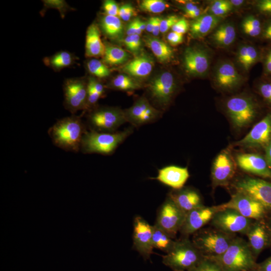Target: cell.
<instances>
[{
	"instance_id": "cell-61",
	"label": "cell",
	"mask_w": 271,
	"mask_h": 271,
	"mask_svg": "<svg viewBox=\"0 0 271 271\" xmlns=\"http://www.w3.org/2000/svg\"><path fill=\"white\" fill-rule=\"evenodd\" d=\"M249 271H260V270L258 268V267L257 266V267H256L255 268H253L252 269H251V270H250Z\"/></svg>"
},
{
	"instance_id": "cell-57",
	"label": "cell",
	"mask_w": 271,
	"mask_h": 271,
	"mask_svg": "<svg viewBox=\"0 0 271 271\" xmlns=\"http://www.w3.org/2000/svg\"><path fill=\"white\" fill-rule=\"evenodd\" d=\"M202 15H203L202 10L201 9L199 8V9H198L195 11H193L188 14H185V16L186 18L193 19L194 20L199 17Z\"/></svg>"
},
{
	"instance_id": "cell-49",
	"label": "cell",
	"mask_w": 271,
	"mask_h": 271,
	"mask_svg": "<svg viewBox=\"0 0 271 271\" xmlns=\"http://www.w3.org/2000/svg\"><path fill=\"white\" fill-rule=\"evenodd\" d=\"M167 39L169 44L173 46H176L181 44L183 41V35L171 31L167 36Z\"/></svg>"
},
{
	"instance_id": "cell-32",
	"label": "cell",
	"mask_w": 271,
	"mask_h": 271,
	"mask_svg": "<svg viewBox=\"0 0 271 271\" xmlns=\"http://www.w3.org/2000/svg\"><path fill=\"white\" fill-rule=\"evenodd\" d=\"M260 54L253 46L243 44L240 46L236 53V60L242 68L248 71L259 59Z\"/></svg>"
},
{
	"instance_id": "cell-8",
	"label": "cell",
	"mask_w": 271,
	"mask_h": 271,
	"mask_svg": "<svg viewBox=\"0 0 271 271\" xmlns=\"http://www.w3.org/2000/svg\"><path fill=\"white\" fill-rule=\"evenodd\" d=\"M237 211L230 208L218 210L210 221L213 228L224 232L235 235L245 234L254 221Z\"/></svg>"
},
{
	"instance_id": "cell-51",
	"label": "cell",
	"mask_w": 271,
	"mask_h": 271,
	"mask_svg": "<svg viewBox=\"0 0 271 271\" xmlns=\"http://www.w3.org/2000/svg\"><path fill=\"white\" fill-rule=\"evenodd\" d=\"M263 70L265 75H271V49L267 51L264 56Z\"/></svg>"
},
{
	"instance_id": "cell-50",
	"label": "cell",
	"mask_w": 271,
	"mask_h": 271,
	"mask_svg": "<svg viewBox=\"0 0 271 271\" xmlns=\"http://www.w3.org/2000/svg\"><path fill=\"white\" fill-rule=\"evenodd\" d=\"M87 84L102 97L104 93V88L100 82L93 77H89L87 81Z\"/></svg>"
},
{
	"instance_id": "cell-47",
	"label": "cell",
	"mask_w": 271,
	"mask_h": 271,
	"mask_svg": "<svg viewBox=\"0 0 271 271\" xmlns=\"http://www.w3.org/2000/svg\"><path fill=\"white\" fill-rule=\"evenodd\" d=\"M190 28V24L184 18H180L171 28L172 31L182 34L186 33Z\"/></svg>"
},
{
	"instance_id": "cell-31",
	"label": "cell",
	"mask_w": 271,
	"mask_h": 271,
	"mask_svg": "<svg viewBox=\"0 0 271 271\" xmlns=\"http://www.w3.org/2000/svg\"><path fill=\"white\" fill-rule=\"evenodd\" d=\"M77 58L67 51H60L43 59L45 65L54 71H59L64 68L72 66Z\"/></svg>"
},
{
	"instance_id": "cell-9",
	"label": "cell",
	"mask_w": 271,
	"mask_h": 271,
	"mask_svg": "<svg viewBox=\"0 0 271 271\" xmlns=\"http://www.w3.org/2000/svg\"><path fill=\"white\" fill-rule=\"evenodd\" d=\"M186 213L183 211L168 196L157 212L154 225L162 229L172 238L179 232Z\"/></svg>"
},
{
	"instance_id": "cell-24",
	"label": "cell",
	"mask_w": 271,
	"mask_h": 271,
	"mask_svg": "<svg viewBox=\"0 0 271 271\" xmlns=\"http://www.w3.org/2000/svg\"><path fill=\"white\" fill-rule=\"evenodd\" d=\"M168 196L185 213L204 205L198 192L191 188L173 189Z\"/></svg>"
},
{
	"instance_id": "cell-56",
	"label": "cell",
	"mask_w": 271,
	"mask_h": 271,
	"mask_svg": "<svg viewBox=\"0 0 271 271\" xmlns=\"http://www.w3.org/2000/svg\"><path fill=\"white\" fill-rule=\"evenodd\" d=\"M136 19L130 22L127 26L126 34L127 36L137 34L136 33Z\"/></svg>"
},
{
	"instance_id": "cell-42",
	"label": "cell",
	"mask_w": 271,
	"mask_h": 271,
	"mask_svg": "<svg viewBox=\"0 0 271 271\" xmlns=\"http://www.w3.org/2000/svg\"><path fill=\"white\" fill-rule=\"evenodd\" d=\"M123 42L126 48L133 53L138 52L142 46L140 35L137 34L127 36Z\"/></svg>"
},
{
	"instance_id": "cell-60",
	"label": "cell",
	"mask_w": 271,
	"mask_h": 271,
	"mask_svg": "<svg viewBox=\"0 0 271 271\" xmlns=\"http://www.w3.org/2000/svg\"><path fill=\"white\" fill-rule=\"evenodd\" d=\"M229 2L233 8L241 6L245 2L242 0H231Z\"/></svg>"
},
{
	"instance_id": "cell-19",
	"label": "cell",
	"mask_w": 271,
	"mask_h": 271,
	"mask_svg": "<svg viewBox=\"0 0 271 271\" xmlns=\"http://www.w3.org/2000/svg\"><path fill=\"white\" fill-rule=\"evenodd\" d=\"M183 65L186 72L189 75L203 76L209 69L210 58L203 49L188 47L183 54Z\"/></svg>"
},
{
	"instance_id": "cell-59",
	"label": "cell",
	"mask_w": 271,
	"mask_h": 271,
	"mask_svg": "<svg viewBox=\"0 0 271 271\" xmlns=\"http://www.w3.org/2000/svg\"><path fill=\"white\" fill-rule=\"evenodd\" d=\"M155 17L150 18L147 23L146 30L148 32L152 33L155 22Z\"/></svg>"
},
{
	"instance_id": "cell-27",
	"label": "cell",
	"mask_w": 271,
	"mask_h": 271,
	"mask_svg": "<svg viewBox=\"0 0 271 271\" xmlns=\"http://www.w3.org/2000/svg\"><path fill=\"white\" fill-rule=\"evenodd\" d=\"M153 67L152 58L147 55H141L125 64L122 71L134 77H144L151 73Z\"/></svg>"
},
{
	"instance_id": "cell-37",
	"label": "cell",
	"mask_w": 271,
	"mask_h": 271,
	"mask_svg": "<svg viewBox=\"0 0 271 271\" xmlns=\"http://www.w3.org/2000/svg\"><path fill=\"white\" fill-rule=\"evenodd\" d=\"M111 87L121 90H132L140 88V85L124 74H119L111 82Z\"/></svg>"
},
{
	"instance_id": "cell-6",
	"label": "cell",
	"mask_w": 271,
	"mask_h": 271,
	"mask_svg": "<svg viewBox=\"0 0 271 271\" xmlns=\"http://www.w3.org/2000/svg\"><path fill=\"white\" fill-rule=\"evenodd\" d=\"M226 110L233 124L243 128L250 124L255 119L258 111L255 102L245 95H235L226 102Z\"/></svg>"
},
{
	"instance_id": "cell-62",
	"label": "cell",
	"mask_w": 271,
	"mask_h": 271,
	"mask_svg": "<svg viewBox=\"0 0 271 271\" xmlns=\"http://www.w3.org/2000/svg\"><path fill=\"white\" fill-rule=\"evenodd\" d=\"M270 229V233H271V223L269 225H268Z\"/></svg>"
},
{
	"instance_id": "cell-28",
	"label": "cell",
	"mask_w": 271,
	"mask_h": 271,
	"mask_svg": "<svg viewBox=\"0 0 271 271\" xmlns=\"http://www.w3.org/2000/svg\"><path fill=\"white\" fill-rule=\"evenodd\" d=\"M99 27L103 34L113 40H119L123 34V26L117 16L105 15L99 19Z\"/></svg>"
},
{
	"instance_id": "cell-14",
	"label": "cell",
	"mask_w": 271,
	"mask_h": 271,
	"mask_svg": "<svg viewBox=\"0 0 271 271\" xmlns=\"http://www.w3.org/2000/svg\"><path fill=\"white\" fill-rule=\"evenodd\" d=\"M123 112L126 122L133 127L153 123L159 119L161 115V112L153 107L144 97L139 98Z\"/></svg>"
},
{
	"instance_id": "cell-1",
	"label": "cell",
	"mask_w": 271,
	"mask_h": 271,
	"mask_svg": "<svg viewBox=\"0 0 271 271\" xmlns=\"http://www.w3.org/2000/svg\"><path fill=\"white\" fill-rule=\"evenodd\" d=\"M80 116L72 115L58 120L48 130L53 144L65 151H80L83 136L86 131Z\"/></svg>"
},
{
	"instance_id": "cell-25",
	"label": "cell",
	"mask_w": 271,
	"mask_h": 271,
	"mask_svg": "<svg viewBox=\"0 0 271 271\" xmlns=\"http://www.w3.org/2000/svg\"><path fill=\"white\" fill-rule=\"evenodd\" d=\"M105 44L101 39L98 26L95 23L87 28L85 40V56L88 58L103 57L105 52Z\"/></svg>"
},
{
	"instance_id": "cell-44",
	"label": "cell",
	"mask_w": 271,
	"mask_h": 271,
	"mask_svg": "<svg viewBox=\"0 0 271 271\" xmlns=\"http://www.w3.org/2000/svg\"><path fill=\"white\" fill-rule=\"evenodd\" d=\"M179 19L177 16L174 15L169 16L166 18H162L160 23V33H166L172 28Z\"/></svg>"
},
{
	"instance_id": "cell-52",
	"label": "cell",
	"mask_w": 271,
	"mask_h": 271,
	"mask_svg": "<svg viewBox=\"0 0 271 271\" xmlns=\"http://www.w3.org/2000/svg\"><path fill=\"white\" fill-rule=\"evenodd\" d=\"M261 36L263 39L271 41V20L263 24Z\"/></svg>"
},
{
	"instance_id": "cell-21",
	"label": "cell",
	"mask_w": 271,
	"mask_h": 271,
	"mask_svg": "<svg viewBox=\"0 0 271 271\" xmlns=\"http://www.w3.org/2000/svg\"><path fill=\"white\" fill-rule=\"evenodd\" d=\"M242 79L234 65L229 61L219 63L215 71V83L218 87L224 90H231L238 87Z\"/></svg>"
},
{
	"instance_id": "cell-39",
	"label": "cell",
	"mask_w": 271,
	"mask_h": 271,
	"mask_svg": "<svg viewBox=\"0 0 271 271\" xmlns=\"http://www.w3.org/2000/svg\"><path fill=\"white\" fill-rule=\"evenodd\" d=\"M168 7L167 3L162 0H144L140 5L142 10L153 13H162Z\"/></svg>"
},
{
	"instance_id": "cell-38",
	"label": "cell",
	"mask_w": 271,
	"mask_h": 271,
	"mask_svg": "<svg viewBox=\"0 0 271 271\" xmlns=\"http://www.w3.org/2000/svg\"><path fill=\"white\" fill-rule=\"evenodd\" d=\"M42 2L44 7L41 12L42 16L45 14V11L49 9H54L59 11L61 17L63 19L67 12L74 10L64 0H43Z\"/></svg>"
},
{
	"instance_id": "cell-48",
	"label": "cell",
	"mask_w": 271,
	"mask_h": 271,
	"mask_svg": "<svg viewBox=\"0 0 271 271\" xmlns=\"http://www.w3.org/2000/svg\"><path fill=\"white\" fill-rule=\"evenodd\" d=\"M100 97V95L87 84V110L94 106Z\"/></svg>"
},
{
	"instance_id": "cell-36",
	"label": "cell",
	"mask_w": 271,
	"mask_h": 271,
	"mask_svg": "<svg viewBox=\"0 0 271 271\" xmlns=\"http://www.w3.org/2000/svg\"><path fill=\"white\" fill-rule=\"evenodd\" d=\"M86 68L91 74L99 78L106 77L110 74L108 66L102 61L96 58L89 59L86 62Z\"/></svg>"
},
{
	"instance_id": "cell-2",
	"label": "cell",
	"mask_w": 271,
	"mask_h": 271,
	"mask_svg": "<svg viewBox=\"0 0 271 271\" xmlns=\"http://www.w3.org/2000/svg\"><path fill=\"white\" fill-rule=\"evenodd\" d=\"M132 131V127L114 132L86 130L82 137L80 151L84 154L110 155Z\"/></svg>"
},
{
	"instance_id": "cell-22",
	"label": "cell",
	"mask_w": 271,
	"mask_h": 271,
	"mask_svg": "<svg viewBox=\"0 0 271 271\" xmlns=\"http://www.w3.org/2000/svg\"><path fill=\"white\" fill-rule=\"evenodd\" d=\"M237 164L242 170L263 178L271 179V169L262 156L255 153L237 155Z\"/></svg>"
},
{
	"instance_id": "cell-54",
	"label": "cell",
	"mask_w": 271,
	"mask_h": 271,
	"mask_svg": "<svg viewBox=\"0 0 271 271\" xmlns=\"http://www.w3.org/2000/svg\"><path fill=\"white\" fill-rule=\"evenodd\" d=\"M199 8L198 5L193 2H188L183 6V10L185 12V14L190 13L196 11Z\"/></svg>"
},
{
	"instance_id": "cell-58",
	"label": "cell",
	"mask_w": 271,
	"mask_h": 271,
	"mask_svg": "<svg viewBox=\"0 0 271 271\" xmlns=\"http://www.w3.org/2000/svg\"><path fill=\"white\" fill-rule=\"evenodd\" d=\"M265 160L268 165L271 169V142L265 148Z\"/></svg>"
},
{
	"instance_id": "cell-46",
	"label": "cell",
	"mask_w": 271,
	"mask_h": 271,
	"mask_svg": "<svg viewBox=\"0 0 271 271\" xmlns=\"http://www.w3.org/2000/svg\"><path fill=\"white\" fill-rule=\"evenodd\" d=\"M134 14V9L129 4L123 5L119 7L118 17L124 21H128Z\"/></svg>"
},
{
	"instance_id": "cell-3",
	"label": "cell",
	"mask_w": 271,
	"mask_h": 271,
	"mask_svg": "<svg viewBox=\"0 0 271 271\" xmlns=\"http://www.w3.org/2000/svg\"><path fill=\"white\" fill-rule=\"evenodd\" d=\"M213 259L224 271H249L257 266L247 241L236 236L225 252Z\"/></svg>"
},
{
	"instance_id": "cell-4",
	"label": "cell",
	"mask_w": 271,
	"mask_h": 271,
	"mask_svg": "<svg viewBox=\"0 0 271 271\" xmlns=\"http://www.w3.org/2000/svg\"><path fill=\"white\" fill-rule=\"evenodd\" d=\"M204 256L188 237L175 240L171 249L163 256V263L173 271H188Z\"/></svg>"
},
{
	"instance_id": "cell-43",
	"label": "cell",
	"mask_w": 271,
	"mask_h": 271,
	"mask_svg": "<svg viewBox=\"0 0 271 271\" xmlns=\"http://www.w3.org/2000/svg\"><path fill=\"white\" fill-rule=\"evenodd\" d=\"M255 7L260 14L271 17V0H259L255 3Z\"/></svg>"
},
{
	"instance_id": "cell-34",
	"label": "cell",
	"mask_w": 271,
	"mask_h": 271,
	"mask_svg": "<svg viewBox=\"0 0 271 271\" xmlns=\"http://www.w3.org/2000/svg\"><path fill=\"white\" fill-rule=\"evenodd\" d=\"M152 241L154 248L160 249L167 253L173 246L175 240L165 231L154 225Z\"/></svg>"
},
{
	"instance_id": "cell-29",
	"label": "cell",
	"mask_w": 271,
	"mask_h": 271,
	"mask_svg": "<svg viewBox=\"0 0 271 271\" xmlns=\"http://www.w3.org/2000/svg\"><path fill=\"white\" fill-rule=\"evenodd\" d=\"M236 33L234 25L230 23L219 25L211 35L213 43L220 48H227L234 42Z\"/></svg>"
},
{
	"instance_id": "cell-18",
	"label": "cell",
	"mask_w": 271,
	"mask_h": 271,
	"mask_svg": "<svg viewBox=\"0 0 271 271\" xmlns=\"http://www.w3.org/2000/svg\"><path fill=\"white\" fill-rule=\"evenodd\" d=\"M235 172V164L229 151H221L213 162L211 171L213 185L217 187L228 185Z\"/></svg>"
},
{
	"instance_id": "cell-26",
	"label": "cell",
	"mask_w": 271,
	"mask_h": 271,
	"mask_svg": "<svg viewBox=\"0 0 271 271\" xmlns=\"http://www.w3.org/2000/svg\"><path fill=\"white\" fill-rule=\"evenodd\" d=\"M221 17L210 14H203L190 24V35L194 39H200L212 31L219 24Z\"/></svg>"
},
{
	"instance_id": "cell-11",
	"label": "cell",
	"mask_w": 271,
	"mask_h": 271,
	"mask_svg": "<svg viewBox=\"0 0 271 271\" xmlns=\"http://www.w3.org/2000/svg\"><path fill=\"white\" fill-rule=\"evenodd\" d=\"M63 91L64 106L70 112L87 110V81L83 78L67 79Z\"/></svg>"
},
{
	"instance_id": "cell-45",
	"label": "cell",
	"mask_w": 271,
	"mask_h": 271,
	"mask_svg": "<svg viewBox=\"0 0 271 271\" xmlns=\"http://www.w3.org/2000/svg\"><path fill=\"white\" fill-rule=\"evenodd\" d=\"M103 10L106 15L117 16L119 7L114 1L106 0L103 3Z\"/></svg>"
},
{
	"instance_id": "cell-53",
	"label": "cell",
	"mask_w": 271,
	"mask_h": 271,
	"mask_svg": "<svg viewBox=\"0 0 271 271\" xmlns=\"http://www.w3.org/2000/svg\"><path fill=\"white\" fill-rule=\"evenodd\" d=\"M257 267L260 271H271V256L257 264Z\"/></svg>"
},
{
	"instance_id": "cell-13",
	"label": "cell",
	"mask_w": 271,
	"mask_h": 271,
	"mask_svg": "<svg viewBox=\"0 0 271 271\" xmlns=\"http://www.w3.org/2000/svg\"><path fill=\"white\" fill-rule=\"evenodd\" d=\"M216 207L218 210L226 208L234 209L242 216L254 220H263L268 213L259 202L238 192L231 196L229 201Z\"/></svg>"
},
{
	"instance_id": "cell-30",
	"label": "cell",
	"mask_w": 271,
	"mask_h": 271,
	"mask_svg": "<svg viewBox=\"0 0 271 271\" xmlns=\"http://www.w3.org/2000/svg\"><path fill=\"white\" fill-rule=\"evenodd\" d=\"M144 41L159 62L167 63L174 58L173 49L162 40L154 36H147Z\"/></svg>"
},
{
	"instance_id": "cell-33",
	"label": "cell",
	"mask_w": 271,
	"mask_h": 271,
	"mask_svg": "<svg viewBox=\"0 0 271 271\" xmlns=\"http://www.w3.org/2000/svg\"><path fill=\"white\" fill-rule=\"evenodd\" d=\"M105 52L102 61L107 66L123 64L129 57V54L120 47L104 43Z\"/></svg>"
},
{
	"instance_id": "cell-20",
	"label": "cell",
	"mask_w": 271,
	"mask_h": 271,
	"mask_svg": "<svg viewBox=\"0 0 271 271\" xmlns=\"http://www.w3.org/2000/svg\"><path fill=\"white\" fill-rule=\"evenodd\" d=\"M248 243L255 258L271 242V233L268 225L263 220H254L246 234Z\"/></svg>"
},
{
	"instance_id": "cell-16",
	"label": "cell",
	"mask_w": 271,
	"mask_h": 271,
	"mask_svg": "<svg viewBox=\"0 0 271 271\" xmlns=\"http://www.w3.org/2000/svg\"><path fill=\"white\" fill-rule=\"evenodd\" d=\"M153 226L140 216L133 221V243L135 249L145 259L153 253Z\"/></svg>"
},
{
	"instance_id": "cell-35",
	"label": "cell",
	"mask_w": 271,
	"mask_h": 271,
	"mask_svg": "<svg viewBox=\"0 0 271 271\" xmlns=\"http://www.w3.org/2000/svg\"><path fill=\"white\" fill-rule=\"evenodd\" d=\"M263 24L256 16L249 15L245 17L241 24L243 32L246 35L256 38L261 35Z\"/></svg>"
},
{
	"instance_id": "cell-12",
	"label": "cell",
	"mask_w": 271,
	"mask_h": 271,
	"mask_svg": "<svg viewBox=\"0 0 271 271\" xmlns=\"http://www.w3.org/2000/svg\"><path fill=\"white\" fill-rule=\"evenodd\" d=\"M148 89L152 99L162 108H166L175 94L177 85L173 75L165 71L155 77Z\"/></svg>"
},
{
	"instance_id": "cell-17",
	"label": "cell",
	"mask_w": 271,
	"mask_h": 271,
	"mask_svg": "<svg viewBox=\"0 0 271 271\" xmlns=\"http://www.w3.org/2000/svg\"><path fill=\"white\" fill-rule=\"evenodd\" d=\"M217 211L216 206L208 207L203 205L189 211L186 214L179 232L185 237L194 234L210 222Z\"/></svg>"
},
{
	"instance_id": "cell-23",
	"label": "cell",
	"mask_w": 271,
	"mask_h": 271,
	"mask_svg": "<svg viewBox=\"0 0 271 271\" xmlns=\"http://www.w3.org/2000/svg\"><path fill=\"white\" fill-rule=\"evenodd\" d=\"M189 176L187 167L170 165L159 169L155 179L174 190H178L184 187Z\"/></svg>"
},
{
	"instance_id": "cell-40",
	"label": "cell",
	"mask_w": 271,
	"mask_h": 271,
	"mask_svg": "<svg viewBox=\"0 0 271 271\" xmlns=\"http://www.w3.org/2000/svg\"><path fill=\"white\" fill-rule=\"evenodd\" d=\"M188 271H224L214 259L204 257L194 267Z\"/></svg>"
},
{
	"instance_id": "cell-10",
	"label": "cell",
	"mask_w": 271,
	"mask_h": 271,
	"mask_svg": "<svg viewBox=\"0 0 271 271\" xmlns=\"http://www.w3.org/2000/svg\"><path fill=\"white\" fill-rule=\"evenodd\" d=\"M236 192L243 193L261 204L271 212V183L259 178L246 177L234 184Z\"/></svg>"
},
{
	"instance_id": "cell-41",
	"label": "cell",
	"mask_w": 271,
	"mask_h": 271,
	"mask_svg": "<svg viewBox=\"0 0 271 271\" xmlns=\"http://www.w3.org/2000/svg\"><path fill=\"white\" fill-rule=\"evenodd\" d=\"M257 91L265 103L271 106V80L260 81L257 85Z\"/></svg>"
},
{
	"instance_id": "cell-5",
	"label": "cell",
	"mask_w": 271,
	"mask_h": 271,
	"mask_svg": "<svg viewBox=\"0 0 271 271\" xmlns=\"http://www.w3.org/2000/svg\"><path fill=\"white\" fill-rule=\"evenodd\" d=\"M193 234L196 247L204 257L212 259L224 253L236 237L214 228L200 229Z\"/></svg>"
},
{
	"instance_id": "cell-7",
	"label": "cell",
	"mask_w": 271,
	"mask_h": 271,
	"mask_svg": "<svg viewBox=\"0 0 271 271\" xmlns=\"http://www.w3.org/2000/svg\"><path fill=\"white\" fill-rule=\"evenodd\" d=\"M90 130L102 132H114L126 122L124 112L110 107L93 109L87 116Z\"/></svg>"
},
{
	"instance_id": "cell-55",
	"label": "cell",
	"mask_w": 271,
	"mask_h": 271,
	"mask_svg": "<svg viewBox=\"0 0 271 271\" xmlns=\"http://www.w3.org/2000/svg\"><path fill=\"white\" fill-rule=\"evenodd\" d=\"M161 19L162 18L160 17H155V22L152 33L154 37L158 36L160 33V23Z\"/></svg>"
},
{
	"instance_id": "cell-15",
	"label": "cell",
	"mask_w": 271,
	"mask_h": 271,
	"mask_svg": "<svg viewBox=\"0 0 271 271\" xmlns=\"http://www.w3.org/2000/svg\"><path fill=\"white\" fill-rule=\"evenodd\" d=\"M271 142V112L256 123L235 145L251 148H265Z\"/></svg>"
}]
</instances>
